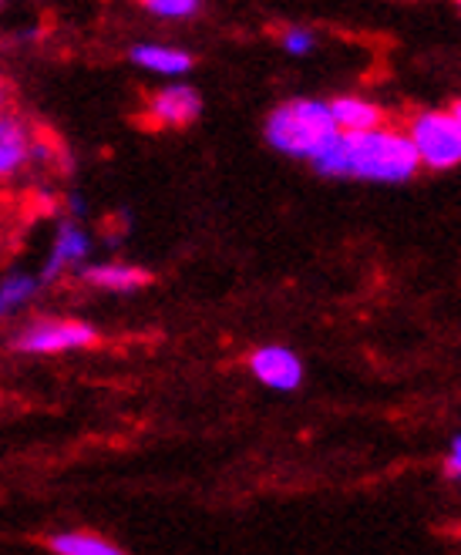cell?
<instances>
[{
	"mask_svg": "<svg viewBox=\"0 0 461 555\" xmlns=\"http://www.w3.org/2000/svg\"><path fill=\"white\" fill-rule=\"evenodd\" d=\"M203 115V94L192 85H182L172 78V85H162L149 94L145 118L155 128H185Z\"/></svg>",
	"mask_w": 461,
	"mask_h": 555,
	"instance_id": "52a82bcc",
	"label": "cell"
},
{
	"mask_svg": "<svg viewBox=\"0 0 461 555\" xmlns=\"http://www.w3.org/2000/svg\"><path fill=\"white\" fill-rule=\"evenodd\" d=\"M451 112H454V118H458V121H461V94H458V98H454V105H451Z\"/></svg>",
	"mask_w": 461,
	"mask_h": 555,
	"instance_id": "ac0fdd59",
	"label": "cell"
},
{
	"mask_svg": "<svg viewBox=\"0 0 461 555\" xmlns=\"http://www.w3.org/2000/svg\"><path fill=\"white\" fill-rule=\"evenodd\" d=\"M326 105H331L337 132H364V128L384 125L381 105H374L371 98H364V94H341V98H334V102H326Z\"/></svg>",
	"mask_w": 461,
	"mask_h": 555,
	"instance_id": "7c38bea8",
	"label": "cell"
},
{
	"mask_svg": "<svg viewBox=\"0 0 461 555\" xmlns=\"http://www.w3.org/2000/svg\"><path fill=\"white\" fill-rule=\"evenodd\" d=\"M98 344V331L88 320L72 317H38L14 334L11 347L24 357H61Z\"/></svg>",
	"mask_w": 461,
	"mask_h": 555,
	"instance_id": "277c9868",
	"label": "cell"
},
{
	"mask_svg": "<svg viewBox=\"0 0 461 555\" xmlns=\"http://www.w3.org/2000/svg\"><path fill=\"white\" fill-rule=\"evenodd\" d=\"M454 4H458V8H461V0H454Z\"/></svg>",
	"mask_w": 461,
	"mask_h": 555,
	"instance_id": "ffe728a7",
	"label": "cell"
},
{
	"mask_svg": "<svg viewBox=\"0 0 461 555\" xmlns=\"http://www.w3.org/2000/svg\"><path fill=\"white\" fill-rule=\"evenodd\" d=\"M11 112V91H8V85L0 81V118H4Z\"/></svg>",
	"mask_w": 461,
	"mask_h": 555,
	"instance_id": "e0dca14e",
	"label": "cell"
},
{
	"mask_svg": "<svg viewBox=\"0 0 461 555\" xmlns=\"http://www.w3.org/2000/svg\"><path fill=\"white\" fill-rule=\"evenodd\" d=\"M337 135V125L331 115V105L320 98H290L277 105L262 125V139L267 145L286 158L310 162L323 152V145Z\"/></svg>",
	"mask_w": 461,
	"mask_h": 555,
	"instance_id": "7a4b0ae2",
	"label": "cell"
},
{
	"mask_svg": "<svg viewBox=\"0 0 461 555\" xmlns=\"http://www.w3.org/2000/svg\"><path fill=\"white\" fill-rule=\"evenodd\" d=\"M48 548L57 555H118V545H112L105 535L85 532V529H68V532H54L48 539Z\"/></svg>",
	"mask_w": 461,
	"mask_h": 555,
	"instance_id": "4fadbf2b",
	"label": "cell"
},
{
	"mask_svg": "<svg viewBox=\"0 0 461 555\" xmlns=\"http://www.w3.org/2000/svg\"><path fill=\"white\" fill-rule=\"evenodd\" d=\"M280 48L290 57H307L317 48V35H313L310 27H286L283 35H280Z\"/></svg>",
	"mask_w": 461,
	"mask_h": 555,
	"instance_id": "9a60e30c",
	"label": "cell"
},
{
	"mask_svg": "<svg viewBox=\"0 0 461 555\" xmlns=\"http://www.w3.org/2000/svg\"><path fill=\"white\" fill-rule=\"evenodd\" d=\"M88 256H91V233L85 230V222L78 216H61L54 225L48 256L38 270L44 286L61 280V276H68V273H78L88 263Z\"/></svg>",
	"mask_w": 461,
	"mask_h": 555,
	"instance_id": "8992f818",
	"label": "cell"
},
{
	"mask_svg": "<svg viewBox=\"0 0 461 555\" xmlns=\"http://www.w3.org/2000/svg\"><path fill=\"white\" fill-rule=\"evenodd\" d=\"M249 371L262 387L280 390V395H290V390L304 384V361L296 357V350H290L283 344L256 347L249 353Z\"/></svg>",
	"mask_w": 461,
	"mask_h": 555,
	"instance_id": "ba28073f",
	"label": "cell"
},
{
	"mask_svg": "<svg viewBox=\"0 0 461 555\" xmlns=\"http://www.w3.org/2000/svg\"><path fill=\"white\" fill-rule=\"evenodd\" d=\"M408 139L421 169L448 172L461 166V121L448 108H427L408 121Z\"/></svg>",
	"mask_w": 461,
	"mask_h": 555,
	"instance_id": "3957f363",
	"label": "cell"
},
{
	"mask_svg": "<svg viewBox=\"0 0 461 555\" xmlns=\"http://www.w3.org/2000/svg\"><path fill=\"white\" fill-rule=\"evenodd\" d=\"M445 468H448V475H451L454 481H461V438H454V441H451V451H448Z\"/></svg>",
	"mask_w": 461,
	"mask_h": 555,
	"instance_id": "2e32d148",
	"label": "cell"
},
{
	"mask_svg": "<svg viewBox=\"0 0 461 555\" xmlns=\"http://www.w3.org/2000/svg\"><path fill=\"white\" fill-rule=\"evenodd\" d=\"M44 158H48V142L35 135V128L14 112L0 118V189L27 176Z\"/></svg>",
	"mask_w": 461,
	"mask_h": 555,
	"instance_id": "5b68a950",
	"label": "cell"
},
{
	"mask_svg": "<svg viewBox=\"0 0 461 555\" xmlns=\"http://www.w3.org/2000/svg\"><path fill=\"white\" fill-rule=\"evenodd\" d=\"M44 280L41 273H8L0 276V323L21 317L30 304L41 297Z\"/></svg>",
	"mask_w": 461,
	"mask_h": 555,
	"instance_id": "8fae6325",
	"label": "cell"
},
{
	"mask_svg": "<svg viewBox=\"0 0 461 555\" xmlns=\"http://www.w3.org/2000/svg\"><path fill=\"white\" fill-rule=\"evenodd\" d=\"M4 4H8V0H0V8H4Z\"/></svg>",
	"mask_w": 461,
	"mask_h": 555,
	"instance_id": "d6986e66",
	"label": "cell"
},
{
	"mask_svg": "<svg viewBox=\"0 0 461 555\" xmlns=\"http://www.w3.org/2000/svg\"><path fill=\"white\" fill-rule=\"evenodd\" d=\"M128 61L142 68L152 78H185L192 72V54L176 48V44H162V41H142L128 51Z\"/></svg>",
	"mask_w": 461,
	"mask_h": 555,
	"instance_id": "30bf717a",
	"label": "cell"
},
{
	"mask_svg": "<svg viewBox=\"0 0 461 555\" xmlns=\"http://www.w3.org/2000/svg\"><path fill=\"white\" fill-rule=\"evenodd\" d=\"M139 8L158 21H189L203 11V0H139Z\"/></svg>",
	"mask_w": 461,
	"mask_h": 555,
	"instance_id": "5bb4252c",
	"label": "cell"
},
{
	"mask_svg": "<svg viewBox=\"0 0 461 555\" xmlns=\"http://www.w3.org/2000/svg\"><path fill=\"white\" fill-rule=\"evenodd\" d=\"M81 283L98 289V293H139L142 286H149V270L136 267V263H121V259H108V263H85L78 270Z\"/></svg>",
	"mask_w": 461,
	"mask_h": 555,
	"instance_id": "9c48e42d",
	"label": "cell"
},
{
	"mask_svg": "<svg viewBox=\"0 0 461 555\" xmlns=\"http://www.w3.org/2000/svg\"><path fill=\"white\" fill-rule=\"evenodd\" d=\"M310 169L326 179L401 185L421 172V162L411 149L408 132L374 125L364 132H337L310 162Z\"/></svg>",
	"mask_w": 461,
	"mask_h": 555,
	"instance_id": "6da1fadb",
	"label": "cell"
}]
</instances>
